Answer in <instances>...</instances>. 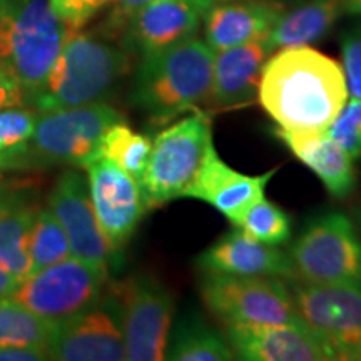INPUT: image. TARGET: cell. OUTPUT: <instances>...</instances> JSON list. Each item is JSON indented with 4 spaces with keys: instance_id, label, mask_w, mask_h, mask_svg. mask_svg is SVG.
I'll list each match as a JSON object with an SVG mask.
<instances>
[{
    "instance_id": "obj_23",
    "label": "cell",
    "mask_w": 361,
    "mask_h": 361,
    "mask_svg": "<svg viewBox=\"0 0 361 361\" xmlns=\"http://www.w3.org/2000/svg\"><path fill=\"white\" fill-rule=\"evenodd\" d=\"M228 340L200 319H184L169 335L166 360L174 361H229L234 360Z\"/></svg>"
},
{
    "instance_id": "obj_9",
    "label": "cell",
    "mask_w": 361,
    "mask_h": 361,
    "mask_svg": "<svg viewBox=\"0 0 361 361\" xmlns=\"http://www.w3.org/2000/svg\"><path fill=\"white\" fill-rule=\"evenodd\" d=\"M288 279L301 322L335 351L338 360L361 358V283Z\"/></svg>"
},
{
    "instance_id": "obj_13",
    "label": "cell",
    "mask_w": 361,
    "mask_h": 361,
    "mask_svg": "<svg viewBox=\"0 0 361 361\" xmlns=\"http://www.w3.org/2000/svg\"><path fill=\"white\" fill-rule=\"evenodd\" d=\"M94 213L112 247L119 252L133 236L144 211L142 188L129 173L102 156L84 166Z\"/></svg>"
},
{
    "instance_id": "obj_27",
    "label": "cell",
    "mask_w": 361,
    "mask_h": 361,
    "mask_svg": "<svg viewBox=\"0 0 361 361\" xmlns=\"http://www.w3.org/2000/svg\"><path fill=\"white\" fill-rule=\"evenodd\" d=\"M29 256L32 263L30 274L72 256L64 228L51 209L35 211L29 233Z\"/></svg>"
},
{
    "instance_id": "obj_16",
    "label": "cell",
    "mask_w": 361,
    "mask_h": 361,
    "mask_svg": "<svg viewBox=\"0 0 361 361\" xmlns=\"http://www.w3.org/2000/svg\"><path fill=\"white\" fill-rule=\"evenodd\" d=\"M278 168L258 176L243 174L229 168L213 146L184 197L204 201L238 224L243 214L264 196V189Z\"/></svg>"
},
{
    "instance_id": "obj_41",
    "label": "cell",
    "mask_w": 361,
    "mask_h": 361,
    "mask_svg": "<svg viewBox=\"0 0 361 361\" xmlns=\"http://www.w3.org/2000/svg\"><path fill=\"white\" fill-rule=\"evenodd\" d=\"M2 183H4V180H2V179H0V184H2Z\"/></svg>"
},
{
    "instance_id": "obj_24",
    "label": "cell",
    "mask_w": 361,
    "mask_h": 361,
    "mask_svg": "<svg viewBox=\"0 0 361 361\" xmlns=\"http://www.w3.org/2000/svg\"><path fill=\"white\" fill-rule=\"evenodd\" d=\"M35 211L24 201L0 214V266L19 281L30 276L32 271L29 233Z\"/></svg>"
},
{
    "instance_id": "obj_7",
    "label": "cell",
    "mask_w": 361,
    "mask_h": 361,
    "mask_svg": "<svg viewBox=\"0 0 361 361\" xmlns=\"http://www.w3.org/2000/svg\"><path fill=\"white\" fill-rule=\"evenodd\" d=\"M201 296L224 326L300 323L286 283L274 276L202 273Z\"/></svg>"
},
{
    "instance_id": "obj_40",
    "label": "cell",
    "mask_w": 361,
    "mask_h": 361,
    "mask_svg": "<svg viewBox=\"0 0 361 361\" xmlns=\"http://www.w3.org/2000/svg\"><path fill=\"white\" fill-rule=\"evenodd\" d=\"M356 226H358V229H356V231H358L360 239H361V206L358 207V211H356Z\"/></svg>"
},
{
    "instance_id": "obj_30",
    "label": "cell",
    "mask_w": 361,
    "mask_h": 361,
    "mask_svg": "<svg viewBox=\"0 0 361 361\" xmlns=\"http://www.w3.org/2000/svg\"><path fill=\"white\" fill-rule=\"evenodd\" d=\"M326 133L353 159L361 157V99L346 101Z\"/></svg>"
},
{
    "instance_id": "obj_4",
    "label": "cell",
    "mask_w": 361,
    "mask_h": 361,
    "mask_svg": "<svg viewBox=\"0 0 361 361\" xmlns=\"http://www.w3.org/2000/svg\"><path fill=\"white\" fill-rule=\"evenodd\" d=\"M67 30L49 0L0 2V69L20 84L27 104L47 79Z\"/></svg>"
},
{
    "instance_id": "obj_18",
    "label": "cell",
    "mask_w": 361,
    "mask_h": 361,
    "mask_svg": "<svg viewBox=\"0 0 361 361\" xmlns=\"http://www.w3.org/2000/svg\"><path fill=\"white\" fill-rule=\"evenodd\" d=\"M202 273L295 278L290 255L251 238L243 229L226 233L197 258Z\"/></svg>"
},
{
    "instance_id": "obj_31",
    "label": "cell",
    "mask_w": 361,
    "mask_h": 361,
    "mask_svg": "<svg viewBox=\"0 0 361 361\" xmlns=\"http://www.w3.org/2000/svg\"><path fill=\"white\" fill-rule=\"evenodd\" d=\"M343 72L351 97L361 99V29L351 30L341 40Z\"/></svg>"
},
{
    "instance_id": "obj_33",
    "label": "cell",
    "mask_w": 361,
    "mask_h": 361,
    "mask_svg": "<svg viewBox=\"0 0 361 361\" xmlns=\"http://www.w3.org/2000/svg\"><path fill=\"white\" fill-rule=\"evenodd\" d=\"M27 97L24 89L12 75L0 69V111L11 109V107H24Z\"/></svg>"
},
{
    "instance_id": "obj_17",
    "label": "cell",
    "mask_w": 361,
    "mask_h": 361,
    "mask_svg": "<svg viewBox=\"0 0 361 361\" xmlns=\"http://www.w3.org/2000/svg\"><path fill=\"white\" fill-rule=\"evenodd\" d=\"M201 16L192 0H154L135 11L123 27L130 49L146 57L194 37Z\"/></svg>"
},
{
    "instance_id": "obj_14",
    "label": "cell",
    "mask_w": 361,
    "mask_h": 361,
    "mask_svg": "<svg viewBox=\"0 0 361 361\" xmlns=\"http://www.w3.org/2000/svg\"><path fill=\"white\" fill-rule=\"evenodd\" d=\"M49 360L121 361L126 345L119 308L114 298L59 322L49 346Z\"/></svg>"
},
{
    "instance_id": "obj_6",
    "label": "cell",
    "mask_w": 361,
    "mask_h": 361,
    "mask_svg": "<svg viewBox=\"0 0 361 361\" xmlns=\"http://www.w3.org/2000/svg\"><path fill=\"white\" fill-rule=\"evenodd\" d=\"M119 121H123L121 112L104 102L42 112L22 168L56 164L84 168L97 154L106 130Z\"/></svg>"
},
{
    "instance_id": "obj_8",
    "label": "cell",
    "mask_w": 361,
    "mask_h": 361,
    "mask_svg": "<svg viewBox=\"0 0 361 361\" xmlns=\"http://www.w3.org/2000/svg\"><path fill=\"white\" fill-rule=\"evenodd\" d=\"M295 278L308 283H361V239L343 213L319 216L291 246Z\"/></svg>"
},
{
    "instance_id": "obj_22",
    "label": "cell",
    "mask_w": 361,
    "mask_h": 361,
    "mask_svg": "<svg viewBox=\"0 0 361 361\" xmlns=\"http://www.w3.org/2000/svg\"><path fill=\"white\" fill-rule=\"evenodd\" d=\"M345 12V0H311L290 13H283L266 37L271 51L303 47L322 39Z\"/></svg>"
},
{
    "instance_id": "obj_34",
    "label": "cell",
    "mask_w": 361,
    "mask_h": 361,
    "mask_svg": "<svg viewBox=\"0 0 361 361\" xmlns=\"http://www.w3.org/2000/svg\"><path fill=\"white\" fill-rule=\"evenodd\" d=\"M49 360V351L37 346H0V361Z\"/></svg>"
},
{
    "instance_id": "obj_5",
    "label": "cell",
    "mask_w": 361,
    "mask_h": 361,
    "mask_svg": "<svg viewBox=\"0 0 361 361\" xmlns=\"http://www.w3.org/2000/svg\"><path fill=\"white\" fill-rule=\"evenodd\" d=\"M213 123L207 111H194L162 129L152 141L141 188L147 207L184 197L213 147Z\"/></svg>"
},
{
    "instance_id": "obj_3",
    "label": "cell",
    "mask_w": 361,
    "mask_h": 361,
    "mask_svg": "<svg viewBox=\"0 0 361 361\" xmlns=\"http://www.w3.org/2000/svg\"><path fill=\"white\" fill-rule=\"evenodd\" d=\"M128 71V54L79 29H69L57 61L29 104L47 112L102 102Z\"/></svg>"
},
{
    "instance_id": "obj_35",
    "label": "cell",
    "mask_w": 361,
    "mask_h": 361,
    "mask_svg": "<svg viewBox=\"0 0 361 361\" xmlns=\"http://www.w3.org/2000/svg\"><path fill=\"white\" fill-rule=\"evenodd\" d=\"M151 2L154 0H107V4L111 6V24L123 27L135 11Z\"/></svg>"
},
{
    "instance_id": "obj_15",
    "label": "cell",
    "mask_w": 361,
    "mask_h": 361,
    "mask_svg": "<svg viewBox=\"0 0 361 361\" xmlns=\"http://www.w3.org/2000/svg\"><path fill=\"white\" fill-rule=\"evenodd\" d=\"M224 338L239 360L246 361H328L335 351L308 324H233Z\"/></svg>"
},
{
    "instance_id": "obj_37",
    "label": "cell",
    "mask_w": 361,
    "mask_h": 361,
    "mask_svg": "<svg viewBox=\"0 0 361 361\" xmlns=\"http://www.w3.org/2000/svg\"><path fill=\"white\" fill-rule=\"evenodd\" d=\"M19 279H16L12 274H8L6 269L0 266V300H11L13 291L19 286Z\"/></svg>"
},
{
    "instance_id": "obj_38",
    "label": "cell",
    "mask_w": 361,
    "mask_h": 361,
    "mask_svg": "<svg viewBox=\"0 0 361 361\" xmlns=\"http://www.w3.org/2000/svg\"><path fill=\"white\" fill-rule=\"evenodd\" d=\"M194 6L200 8V12L204 16V13L209 11L211 7L219 6V4H226V2H233V0H192Z\"/></svg>"
},
{
    "instance_id": "obj_21",
    "label": "cell",
    "mask_w": 361,
    "mask_h": 361,
    "mask_svg": "<svg viewBox=\"0 0 361 361\" xmlns=\"http://www.w3.org/2000/svg\"><path fill=\"white\" fill-rule=\"evenodd\" d=\"M283 13V7L274 2L219 4L204 13L206 44L218 52L264 39Z\"/></svg>"
},
{
    "instance_id": "obj_26",
    "label": "cell",
    "mask_w": 361,
    "mask_h": 361,
    "mask_svg": "<svg viewBox=\"0 0 361 361\" xmlns=\"http://www.w3.org/2000/svg\"><path fill=\"white\" fill-rule=\"evenodd\" d=\"M151 137L135 133L133 128L123 121L112 124L99 144L97 156L106 157L129 173L141 184L144 171H146L149 154H151Z\"/></svg>"
},
{
    "instance_id": "obj_25",
    "label": "cell",
    "mask_w": 361,
    "mask_h": 361,
    "mask_svg": "<svg viewBox=\"0 0 361 361\" xmlns=\"http://www.w3.org/2000/svg\"><path fill=\"white\" fill-rule=\"evenodd\" d=\"M57 324L16 301L0 300V346H37L49 351Z\"/></svg>"
},
{
    "instance_id": "obj_11",
    "label": "cell",
    "mask_w": 361,
    "mask_h": 361,
    "mask_svg": "<svg viewBox=\"0 0 361 361\" xmlns=\"http://www.w3.org/2000/svg\"><path fill=\"white\" fill-rule=\"evenodd\" d=\"M107 274L74 256L27 276L11 300L51 322H62L96 305Z\"/></svg>"
},
{
    "instance_id": "obj_39",
    "label": "cell",
    "mask_w": 361,
    "mask_h": 361,
    "mask_svg": "<svg viewBox=\"0 0 361 361\" xmlns=\"http://www.w3.org/2000/svg\"><path fill=\"white\" fill-rule=\"evenodd\" d=\"M345 12L361 16V0H345Z\"/></svg>"
},
{
    "instance_id": "obj_36",
    "label": "cell",
    "mask_w": 361,
    "mask_h": 361,
    "mask_svg": "<svg viewBox=\"0 0 361 361\" xmlns=\"http://www.w3.org/2000/svg\"><path fill=\"white\" fill-rule=\"evenodd\" d=\"M25 200V194L17 191L16 188L6 186V183L0 184V214H4L11 207L20 204Z\"/></svg>"
},
{
    "instance_id": "obj_19",
    "label": "cell",
    "mask_w": 361,
    "mask_h": 361,
    "mask_svg": "<svg viewBox=\"0 0 361 361\" xmlns=\"http://www.w3.org/2000/svg\"><path fill=\"white\" fill-rule=\"evenodd\" d=\"M271 52L266 37L214 52L209 106L236 109L255 101Z\"/></svg>"
},
{
    "instance_id": "obj_28",
    "label": "cell",
    "mask_w": 361,
    "mask_h": 361,
    "mask_svg": "<svg viewBox=\"0 0 361 361\" xmlns=\"http://www.w3.org/2000/svg\"><path fill=\"white\" fill-rule=\"evenodd\" d=\"M37 119V112L22 107L0 111V169L22 168Z\"/></svg>"
},
{
    "instance_id": "obj_42",
    "label": "cell",
    "mask_w": 361,
    "mask_h": 361,
    "mask_svg": "<svg viewBox=\"0 0 361 361\" xmlns=\"http://www.w3.org/2000/svg\"><path fill=\"white\" fill-rule=\"evenodd\" d=\"M0 2H2V0H0Z\"/></svg>"
},
{
    "instance_id": "obj_12",
    "label": "cell",
    "mask_w": 361,
    "mask_h": 361,
    "mask_svg": "<svg viewBox=\"0 0 361 361\" xmlns=\"http://www.w3.org/2000/svg\"><path fill=\"white\" fill-rule=\"evenodd\" d=\"M49 209L64 228L72 256L109 276L119 252L112 247L96 218L87 180L75 171H66L52 189Z\"/></svg>"
},
{
    "instance_id": "obj_1",
    "label": "cell",
    "mask_w": 361,
    "mask_h": 361,
    "mask_svg": "<svg viewBox=\"0 0 361 361\" xmlns=\"http://www.w3.org/2000/svg\"><path fill=\"white\" fill-rule=\"evenodd\" d=\"M258 99L278 128L324 133L348 101V85L335 59L286 47L266 61Z\"/></svg>"
},
{
    "instance_id": "obj_20",
    "label": "cell",
    "mask_w": 361,
    "mask_h": 361,
    "mask_svg": "<svg viewBox=\"0 0 361 361\" xmlns=\"http://www.w3.org/2000/svg\"><path fill=\"white\" fill-rule=\"evenodd\" d=\"M274 134L305 166L318 176L326 191L336 200L348 197L356 186L353 157L324 133L288 130L276 128Z\"/></svg>"
},
{
    "instance_id": "obj_10",
    "label": "cell",
    "mask_w": 361,
    "mask_h": 361,
    "mask_svg": "<svg viewBox=\"0 0 361 361\" xmlns=\"http://www.w3.org/2000/svg\"><path fill=\"white\" fill-rule=\"evenodd\" d=\"M123 324L126 360L161 361L173 329L174 300L157 279L137 274L114 286Z\"/></svg>"
},
{
    "instance_id": "obj_29",
    "label": "cell",
    "mask_w": 361,
    "mask_h": 361,
    "mask_svg": "<svg viewBox=\"0 0 361 361\" xmlns=\"http://www.w3.org/2000/svg\"><path fill=\"white\" fill-rule=\"evenodd\" d=\"M238 228L269 246H279L291 236V219L281 207L263 196L238 221Z\"/></svg>"
},
{
    "instance_id": "obj_32",
    "label": "cell",
    "mask_w": 361,
    "mask_h": 361,
    "mask_svg": "<svg viewBox=\"0 0 361 361\" xmlns=\"http://www.w3.org/2000/svg\"><path fill=\"white\" fill-rule=\"evenodd\" d=\"M54 12L69 29H80L85 22L92 19L107 0H49Z\"/></svg>"
},
{
    "instance_id": "obj_2",
    "label": "cell",
    "mask_w": 361,
    "mask_h": 361,
    "mask_svg": "<svg viewBox=\"0 0 361 361\" xmlns=\"http://www.w3.org/2000/svg\"><path fill=\"white\" fill-rule=\"evenodd\" d=\"M213 66L214 51L196 37L142 57L133 102L159 126L186 112L204 111L211 102Z\"/></svg>"
}]
</instances>
